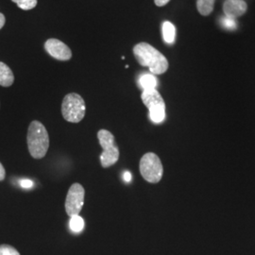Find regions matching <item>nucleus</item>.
I'll return each instance as SVG.
<instances>
[{"instance_id": "nucleus-1", "label": "nucleus", "mask_w": 255, "mask_h": 255, "mask_svg": "<svg viewBox=\"0 0 255 255\" xmlns=\"http://www.w3.org/2000/svg\"><path fill=\"white\" fill-rule=\"evenodd\" d=\"M133 54L142 66L149 68L153 75H162L168 69V61L159 50L147 43H139L133 47Z\"/></svg>"}, {"instance_id": "nucleus-2", "label": "nucleus", "mask_w": 255, "mask_h": 255, "mask_svg": "<svg viewBox=\"0 0 255 255\" xmlns=\"http://www.w3.org/2000/svg\"><path fill=\"white\" fill-rule=\"evenodd\" d=\"M27 147L32 158L39 160L46 156L49 148V135L46 127L33 120L27 129Z\"/></svg>"}, {"instance_id": "nucleus-3", "label": "nucleus", "mask_w": 255, "mask_h": 255, "mask_svg": "<svg viewBox=\"0 0 255 255\" xmlns=\"http://www.w3.org/2000/svg\"><path fill=\"white\" fill-rule=\"evenodd\" d=\"M85 102L79 94L70 93L64 97L62 103V115L67 122H81L85 117Z\"/></svg>"}, {"instance_id": "nucleus-4", "label": "nucleus", "mask_w": 255, "mask_h": 255, "mask_svg": "<svg viewBox=\"0 0 255 255\" xmlns=\"http://www.w3.org/2000/svg\"><path fill=\"white\" fill-rule=\"evenodd\" d=\"M98 138L103 151L101 155L102 167L108 168L118 163L119 159V148L116 144L115 136L107 129H100Z\"/></svg>"}, {"instance_id": "nucleus-5", "label": "nucleus", "mask_w": 255, "mask_h": 255, "mask_svg": "<svg viewBox=\"0 0 255 255\" xmlns=\"http://www.w3.org/2000/svg\"><path fill=\"white\" fill-rule=\"evenodd\" d=\"M139 168L142 177L147 182L157 183L163 178V164L160 158L153 152H147L141 158Z\"/></svg>"}, {"instance_id": "nucleus-6", "label": "nucleus", "mask_w": 255, "mask_h": 255, "mask_svg": "<svg viewBox=\"0 0 255 255\" xmlns=\"http://www.w3.org/2000/svg\"><path fill=\"white\" fill-rule=\"evenodd\" d=\"M141 99L149 111V118L153 123H161L165 119V103L161 94L156 89L144 90Z\"/></svg>"}, {"instance_id": "nucleus-7", "label": "nucleus", "mask_w": 255, "mask_h": 255, "mask_svg": "<svg viewBox=\"0 0 255 255\" xmlns=\"http://www.w3.org/2000/svg\"><path fill=\"white\" fill-rule=\"evenodd\" d=\"M84 196L85 190L82 184L74 183L70 186L64 204L66 214L70 218L80 215L84 204Z\"/></svg>"}, {"instance_id": "nucleus-8", "label": "nucleus", "mask_w": 255, "mask_h": 255, "mask_svg": "<svg viewBox=\"0 0 255 255\" xmlns=\"http://www.w3.org/2000/svg\"><path fill=\"white\" fill-rule=\"evenodd\" d=\"M45 49L51 57L59 61H69L72 58L71 49L62 41L55 38L46 41Z\"/></svg>"}, {"instance_id": "nucleus-9", "label": "nucleus", "mask_w": 255, "mask_h": 255, "mask_svg": "<svg viewBox=\"0 0 255 255\" xmlns=\"http://www.w3.org/2000/svg\"><path fill=\"white\" fill-rule=\"evenodd\" d=\"M248 5L244 0H226L223 4V11L228 18H237L246 13Z\"/></svg>"}, {"instance_id": "nucleus-10", "label": "nucleus", "mask_w": 255, "mask_h": 255, "mask_svg": "<svg viewBox=\"0 0 255 255\" xmlns=\"http://www.w3.org/2000/svg\"><path fill=\"white\" fill-rule=\"evenodd\" d=\"M14 82V75L9 66L0 62V85L3 87H9Z\"/></svg>"}, {"instance_id": "nucleus-11", "label": "nucleus", "mask_w": 255, "mask_h": 255, "mask_svg": "<svg viewBox=\"0 0 255 255\" xmlns=\"http://www.w3.org/2000/svg\"><path fill=\"white\" fill-rule=\"evenodd\" d=\"M158 81L153 74L145 73L140 76L138 80L139 87H141L144 90L148 89H156Z\"/></svg>"}, {"instance_id": "nucleus-12", "label": "nucleus", "mask_w": 255, "mask_h": 255, "mask_svg": "<svg viewBox=\"0 0 255 255\" xmlns=\"http://www.w3.org/2000/svg\"><path fill=\"white\" fill-rule=\"evenodd\" d=\"M162 33L166 44H173L176 38V27L169 21H164L162 25Z\"/></svg>"}, {"instance_id": "nucleus-13", "label": "nucleus", "mask_w": 255, "mask_h": 255, "mask_svg": "<svg viewBox=\"0 0 255 255\" xmlns=\"http://www.w3.org/2000/svg\"><path fill=\"white\" fill-rule=\"evenodd\" d=\"M216 0H197V8L201 15L207 16L213 11Z\"/></svg>"}, {"instance_id": "nucleus-14", "label": "nucleus", "mask_w": 255, "mask_h": 255, "mask_svg": "<svg viewBox=\"0 0 255 255\" xmlns=\"http://www.w3.org/2000/svg\"><path fill=\"white\" fill-rule=\"evenodd\" d=\"M84 227V220L82 217L79 216H74L70 219V229L73 231L74 233H80L82 232Z\"/></svg>"}, {"instance_id": "nucleus-15", "label": "nucleus", "mask_w": 255, "mask_h": 255, "mask_svg": "<svg viewBox=\"0 0 255 255\" xmlns=\"http://www.w3.org/2000/svg\"><path fill=\"white\" fill-rule=\"evenodd\" d=\"M11 1L16 3L19 8L24 10L34 9L37 5V0H11Z\"/></svg>"}, {"instance_id": "nucleus-16", "label": "nucleus", "mask_w": 255, "mask_h": 255, "mask_svg": "<svg viewBox=\"0 0 255 255\" xmlns=\"http://www.w3.org/2000/svg\"><path fill=\"white\" fill-rule=\"evenodd\" d=\"M0 255H20L18 251L9 245H0Z\"/></svg>"}, {"instance_id": "nucleus-17", "label": "nucleus", "mask_w": 255, "mask_h": 255, "mask_svg": "<svg viewBox=\"0 0 255 255\" xmlns=\"http://www.w3.org/2000/svg\"><path fill=\"white\" fill-rule=\"evenodd\" d=\"M20 184H21V186L23 187V188H31L32 186H33V182H31V181H29V180H23V181H21L20 182Z\"/></svg>"}, {"instance_id": "nucleus-18", "label": "nucleus", "mask_w": 255, "mask_h": 255, "mask_svg": "<svg viewBox=\"0 0 255 255\" xmlns=\"http://www.w3.org/2000/svg\"><path fill=\"white\" fill-rule=\"evenodd\" d=\"M225 22V21H224ZM226 27H229V28H234L235 26H236V24H235V21L233 20L232 18L226 19V22H225V24H224Z\"/></svg>"}, {"instance_id": "nucleus-19", "label": "nucleus", "mask_w": 255, "mask_h": 255, "mask_svg": "<svg viewBox=\"0 0 255 255\" xmlns=\"http://www.w3.org/2000/svg\"><path fill=\"white\" fill-rule=\"evenodd\" d=\"M5 177H6V171H5V168H4L3 164L0 163V182L4 181V180H5Z\"/></svg>"}, {"instance_id": "nucleus-20", "label": "nucleus", "mask_w": 255, "mask_h": 255, "mask_svg": "<svg viewBox=\"0 0 255 255\" xmlns=\"http://www.w3.org/2000/svg\"><path fill=\"white\" fill-rule=\"evenodd\" d=\"M170 0H154L155 5L158 7H163L166 5Z\"/></svg>"}, {"instance_id": "nucleus-21", "label": "nucleus", "mask_w": 255, "mask_h": 255, "mask_svg": "<svg viewBox=\"0 0 255 255\" xmlns=\"http://www.w3.org/2000/svg\"><path fill=\"white\" fill-rule=\"evenodd\" d=\"M5 23H6V18L4 14L0 12V29L5 26Z\"/></svg>"}, {"instance_id": "nucleus-22", "label": "nucleus", "mask_w": 255, "mask_h": 255, "mask_svg": "<svg viewBox=\"0 0 255 255\" xmlns=\"http://www.w3.org/2000/svg\"><path fill=\"white\" fill-rule=\"evenodd\" d=\"M124 179H125V181L127 182H129L131 181V175H130L128 171H126L125 174H124Z\"/></svg>"}]
</instances>
